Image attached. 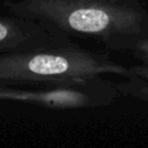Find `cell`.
<instances>
[{"label": "cell", "instance_id": "cell-3", "mask_svg": "<svg viewBox=\"0 0 148 148\" xmlns=\"http://www.w3.org/2000/svg\"><path fill=\"white\" fill-rule=\"evenodd\" d=\"M120 96L116 82L103 75L40 86L0 84V101L27 103L54 110L106 106Z\"/></svg>", "mask_w": 148, "mask_h": 148}, {"label": "cell", "instance_id": "cell-1", "mask_svg": "<svg viewBox=\"0 0 148 148\" xmlns=\"http://www.w3.org/2000/svg\"><path fill=\"white\" fill-rule=\"evenodd\" d=\"M9 14L68 38L92 39L110 51H132L148 36L142 0H2Z\"/></svg>", "mask_w": 148, "mask_h": 148}, {"label": "cell", "instance_id": "cell-4", "mask_svg": "<svg viewBox=\"0 0 148 148\" xmlns=\"http://www.w3.org/2000/svg\"><path fill=\"white\" fill-rule=\"evenodd\" d=\"M73 42L44 25L16 15H0V54L49 47Z\"/></svg>", "mask_w": 148, "mask_h": 148}, {"label": "cell", "instance_id": "cell-2", "mask_svg": "<svg viewBox=\"0 0 148 148\" xmlns=\"http://www.w3.org/2000/svg\"><path fill=\"white\" fill-rule=\"evenodd\" d=\"M128 71L106 52L91 51L74 42L0 54V84L30 87L105 74L123 77Z\"/></svg>", "mask_w": 148, "mask_h": 148}, {"label": "cell", "instance_id": "cell-5", "mask_svg": "<svg viewBox=\"0 0 148 148\" xmlns=\"http://www.w3.org/2000/svg\"><path fill=\"white\" fill-rule=\"evenodd\" d=\"M120 96H127L148 103V67L138 64L130 67L123 80L116 82Z\"/></svg>", "mask_w": 148, "mask_h": 148}, {"label": "cell", "instance_id": "cell-6", "mask_svg": "<svg viewBox=\"0 0 148 148\" xmlns=\"http://www.w3.org/2000/svg\"><path fill=\"white\" fill-rule=\"evenodd\" d=\"M131 53L139 61V64L148 67V36L141 39L131 51Z\"/></svg>", "mask_w": 148, "mask_h": 148}]
</instances>
